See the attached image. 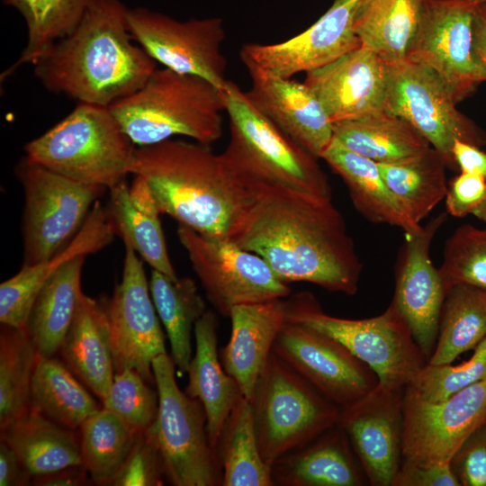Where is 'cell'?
Listing matches in <instances>:
<instances>
[{
	"label": "cell",
	"instance_id": "5",
	"mask_svg": "<svg viewBox=\"0 0 486 486\" xmlns=\"http://www.w3.org/2000/svg\"><path fill=\"white\" fill-rule=\"evenodd\" d=\"M223 93L230 138L221 154L244 185H280L332 198L318 158L260 112L236 83L229 80Z\"/></svg>",
	"mask_w": 486,
	"mask_h": 486
},
{
	"label": "cell",
	"instance_id": "33",
	"mask_svg": "<svg viewBox=\"0 0 486 486\" xmlns=\"http://www.w3.org/2000/svg\"><path fill=\"white\" fill-rule=\"evenodd\" d=\"M334 139L378 164L415 157L430 146L406 120L386 111L334 123Z\"/></svg>",
	"mask_w": 486,
	"mask_h": 486
},
{
	"label": "cell",
	"instance_id": "36",
	"mask_svg": "<svg viewBox=\"0 0 486 486\" xmlns=\"http://www.w3.org/2000/svg\"><path fill=\"white\" fill-rule=\"evenodd\" d=\"M378 166L385 183L415 223L420 224L446 197V162L432 147L415 157Z\"/></svg>",
	"mask_w": 486,
	"mask_h": 486
},
{
	"label": "cell",
	"instance_id": "46",
	"mask_svg": "<svg viewBox=\"0 0 486 486\" xmlns=\"http://www.w3.org/2000/svg\"><path fill=\"white\" fill-rule=\"evenodd\" d=\"M450 467L460 486H486V421L456 451Z\"/></svg>",
	"mask_w": 486,
	"mask_h": 486
},
{
	"label": "cell",
	"instance_id": "39",
	"mask_svg": "<svg viewBox=\"0 0 486 486\" xmlns=\"http://www.w3.org/2000/svg\"><path fill=\"white\" fill-rule=\"evenodd\" d=\"M15 9L27 28V43L19 58L1 78L19 67L33 64L56 41L69 34L79 23L91 0H2Z\"/></svg>",
	"mask_w": 486,
	"mask_h": 486
},
{
	"label": "cell",
	"instance_id": "24",
	"mask_svg": "<svg viewBox=\"0 0 486 486\" xmlns=\"http://www.w3.org/2000/svg\"><path fill=\"white\" fill-rule=\"evenodd\" d=\"M114 236L105 208L97 201L79 231L62 250L35 265L22 266L0 284L1 324L26 330L32 308L49 277L67 261L105 248Z\"/></svg>",
	"mask_w": 486,
	"mask_h": 486
},
{
	"label": "cell",
	"instance_id": "51",
	"mask_svg": "<svg viewBox=\"0 0 486 486\" xmlns=\"http://www.w3.org/2000/svg\"><path fill=\"white\" fill-rule=\"evenodd\" d=\"M472 57L486 81V2H476L472 20Z\"/></svg>",
	"mask_w": 486,
	"mask_h": 486
},
{
	"label": "cell",
	"instance_id": "47",
	"mask_svg": "<svg viewBox=\"0 0 486 486\" xmlns=\"http://www.w3.org/2000/svg\"><path fill=\"white\" fill-rule=\"evenodd\" d=\"M486 196V179L479 175L459 172L447 186L445 197L447 214L463 218L472 214Z\"/></svg>",
	"mask_w": 486,
	"mask_h": 486
},
{
	"label": "cell",
	"instance_id": "2",
	"mask_svg": "<svg viewBox=\"0 0 486 486\" xmlns=\"http://www.w3.org/2000/svg\"><path fill=\"white\" fill-rule=\"evenodd\" d=\"M121 0H91L76 27L32 65L41 85L78 103L110 106L141 87L157 62L128 26Z\"/></svg>",
	"mask_w": 486,
	"mask_h": 486
},
{
	"label": "cell",
	"instance_id": "50",
	"mask_svg": "<svg viewBox=\"0 0 486 486\" xmlns=\"http://www.w3.org/2000/svg\"><path fill=\"white\" fill-rule=\"evenodd\" d=\"M453 155L459 172L479 175L486 179V152L480 147L456 140Z\"/></svg>",
	"mask_w": 486,
	"mask_h": 486
},
{
	"label": "cell",
	"instance_id": "52",
	"mask_svg": "<svg viewBox=\"0 0 486 486\" xmlns=\"http://www.w3.org/2000/svg\"><path fill=\"white\" fill-rule=\"evenodd\" d=\"M88 472L81 465L68 467L53 473L35 477L32 484L38 486H80L88 482Z\"/></svg>",
	"mask_w": 486,
	"mask_h": 486
},
{
	"label": "cell",
	"instance_id": "48",
	"mask_svg": "<svg viewBox=\"0 0 486 486\" xmlns=\"http://www.w3.org/2000/svg\"><path fill=\"white\" fill-rule=\"evenodd\" d=\"M392 486H460L450 464L429 465L401 462Z\"/></svg>",
	"mask_w": 486,
	"mask_h": 486
},
{
	"label": "cell",
	"instance_id": "3",
	"mask_svg": "<svg viewBox=\"0 0 486 486\" xmlns=\"http://www.w3.org/2000/svg\"><path fill=\"white\" fill-rule=\"evenodd\" d=\"M130 174L146 180L161 214L208 236L230 239L248 202L222 154L194 140L136 147Z\"/></svg>",
	"mask_w": 486,
	"mask_h": 486
},
{
	"label": "cell",
	"instance_id": "20",
	"mask_svg": "<svg viewBox=\"0 0 486 486\" xmlns=\"http://www.w3.org/2000/svg\"><path fill=\"white\" fill-rule=\"evenodd\" d=\"M403 393L377 385L362 400L341 410L338 425L373 486H392L401 464Z\"/></svg>",
	"mask_w": 486,
	"mask_h": 486
},
{
	"label": "cell",
	"instance_id": "26",
	"mask_svg": "<svg viewBox=\"0 0 486 486\" xmlns=\"http://www.w3.org/2000/svg\"><path fill=\"white\" fill-rule=\"evenodd\" d=\"M134 176L131 185L125 181L109 190L105 207L108 220L124 246L132 248L152 269L176 280L159 220L161 213L146 180Z\"/></svg>",
	"mask_w": 486,
	"mask_h": 486
},
{
	"label": "cell",
	"instance_id": "43",
	"mask_svg": "<svg viewBox=\"0 0 486 486\" xmlns=\"http://www.w3.org/2000/svg\"><path fill=\"white\" fill-rule=\"evenodd\" d=\"M486 379V338L472 357L458 365L427 364L406 387L428 402H439L452 394Z\"/></svg>",
	"mask_w": 486,
	"mask_h": 486
},
{
	"label": "cell",
	"instance_id": "13",
	"mask_svg": "<svg viewBox=\"0 0 486 486\" xmlns=\"http://www.w3.org/2000/svg\"><path fill=\"white\" fill-rule=\"evenodd\" d=\"M128 26L133 39L164 68L203 78L224 91L227 61L221 51L225 40L220 17L182 22L144 7L129 8Z\"/></svg>",
	"mask_w": 486,
	"mask_h": 486
},
{
	"label": "cell",
	"instance_id": "21",
	"mask_svg": "<svg viewBox=\"0 0 486 486\" xmlns=\"http://www.w3.org/2000/svg\"><path fill=\"white\" fill-rule=\"evenodd\" d=\"M305 74L304 84L333 123L385 111L388 65L365 47Z\"/></svg>",
	"mask_w": 486,
	"mask_h": 486
},
{
	"label": "cell",
	"instance_id": "54",
	"mask_svg": "<svg viewBox=\"0 0 486 486\" xmlns=\"http://www.w3.org/2000/svg\"><path fill=\"white\" fill-rule=\"evenodd\" d=\"M466 1H478V2H486V0H466Z\"/></svg>",
	"mask_w": 486,
	"mask_h": 486
},
{
	"label": "cell",
	"instance_id": "42",
	"mask_svg": "<svg viewBox=\"0 0 486 486\" xmlns=\"http://www.w3.org/2000/svg\"><path fill=\"white\" fill-rule=\"evenodd\" d=\"M438 271L446 293L457 284L486 291V229L458 227L446 241Z\"/></svg>",
	"mask_w": 486,
	"mask_h": 486
},
{
	"label": "cell",
	"instance_id": "23",
	"mask_svg": "<svg viewBox=\"0 0 486 486\" xmlns=\"http://www.w3.org/2000/svg\"><path fill=\"white\" fill-rule=\"evenodd\" d=\"M285 299L240 304L230 312V338L220 357L243 397L250 401L275 338L286 322Z\"/></svg>",
	"mask_w": 486,
	"mask_h": 486
},
{
	"label": "cell",
	"instance_id": "30",
	"mask_svg": "<svg viewBox=\"0 0 486 486\" xmlns=\"http://www.w3.org/2000/svg\"><path fill=\"white\" fill-rule=\"evenodd\" d=\"M86 256L60 266L46 281L32 308L26 331L39 356L59 351L84 294L81 275Z\"/></svg>",
	"mask_w": 486,
	"mask_h": 486
},
{
	"label": "cell",
	"instance_id": "6",
	"mask_svg": "<svg viewBox=\"0 0 486 486\" xmlns=\"http://www.w3.org/2000/svg\"><path fill=\"white\" fill-rule=\"evenodd\" d=\"M136 145L109 106L78 103L24 147V159L72 180L111 190L125 182Z\"/></svg>",
	"mask_w": 486,
	"mask_h": 486
},
{
	"label": "cell",
	"instance_id": "44",
	"mask_svg": "<svg viewBox=\"0 0 486 486\" xmlns=\"http://www.w3.org/2000/svg\"><path fill=\"white\" fill-rule=\"evenodd\" d=\"M134 369L115 374L104 408L113 412L137 432L148 429L158 410V394Z\"/></svg>",
	"mask_w": 486,
	"mask_h": 486
},
{
	"label": "cell",
	"instance_id": "14",
	"mask_svg": "<svg viewBox=\"0 0 486 486\" xmlns=\"http://www.w3.org/2000/svg\"><path fill=\"white\" fill-rule=\"evenodd\" d=\"M401 462L450 464L464 442L486 421V379L439 402L404 390Z\"/></svg>",
	"mask_w": 486,
	"mask_h": 486
},
{
	"label": "cell",
	"instance_id": "28",
	"mask_svg": "<svg viewBox=\"0 0 486 486\" xmlns=\"http://www.w3.org/2000/svg\"><path fill=\"white\" fill-rule=\"evenodd\" d=\"M322 159L346 184L355 208L366 220L376 224L397 227L406 237L417 234L422 225L406 214L385 183L374 160L351 151L333 139Z\"/></svg>",
	"mask_w": 486,
	"mask_h": 486
},
{
	"label": "cell",
	"instance_id": "11",
	"mask_svg": "<svg viewBox=\"0 0 486 486\" xmlns=\"http://www.w3.org/2000/svg\"><path fill=\"white\" fill-rule=\"evenodd\" d=\"M185 249L209 302L223 316L240 304L284 299L291 289L258 255L233 241L199 233L179 224Z\"/></svg>",
	"mask_w": 486,
	"mask_h": 486
},
{
	"label": "cell",
	"instance_id": "32",
	"mask_svg": "<svg viewBox=\"0 0 486 486\" xmlns=\"http://www.w3.org/2000/svg\"><path fill=\"white\" fill-rule=\"evenodd\" d=\"M423 0H362L354 22L361 46L387 65L402 63L417 32Z\"/></svg>",
	"mask_w": 486,
	"mask_h": 486
},
{
	"label": "cell",
	"instance_id": "31",
	"mask_svg": "<svg viewBox=\"0 0 486 486\" xmlns=\"http://www.w3.org/2000/svg\"><path fill=\"white\" fill-rule=\"evenodd\" d=\"M1 439L15 451L32 479L83 464L73 430L32 410L1 430Z\"/></svg>",
	"mask_w": 486,
	"mask_h": 486
},
{
	"label": "cell",
	"instance_id": "15",
	"mask_svg": "<svg viewBox=\"0 0 486 486\" xmlns=\"http://www.w3.org/2000/svg\"><path fill=\"white\" fill-rule=\"evenodd\" d=\"M476 2L423 0L418 26L407 61L434 72L457 104L471 95L482 78L472 57Z\"/></svg>",
	"mask_w": 486,
	"mask_h": 486
},
{
	"label": "cell",
	"instance_id": "9",
	"mask_svg": "<svg viewBox=\"0 0 486 486\" xmlns=\"http://www.w3.org/2000/svg\"><path fill=\"white\" fill-rule=\"evenodd\" d=\"M152 370L158 410L148 432L160 453L166 478L176 486L217 485L220 468L209 443L202 403L180 390L167 353L153 360Z\"/></svg>",
	"mask_w": 486,
	"mask_h": 486
},
{
	"label": "cell",
	"instance_id": "34",
	"mask_svg": "<svg viewBox=\"0 0 486 486\" xmlns=\"http://www.w3.org/2000/svg\"><path fill=\"white\" fill-rule=\"evenodd\" d=\"M149 291L157 313L170 342L176 368L187 373L192 356V333L196 321L204 314L206 304L194 279L184 276L173 280L152 269Z\"/></svg>",
	"mask_w": 486,
	"mask_h": 486
},
{
	"label": "cell",
	"instance_id": "4",
	"mask_svg": "<svg viewBox=\"0 0 486 486\" xmlns=\"http://www.w3.org/2000/svg\"><path fill=\"white\" fill-rule=\"evenodd\" d=\"M109 108L138 147L178 135L211 146L223 133V91L166 68H157L141 87Z\"/></svg>",
	"mask_w": 486,
	"mask_h": 486
},
{
	"label": "cell",
	"instance_id": "45",
	"mask_svg": "<svg viewBox=\"0 0 486 486\" xmlns=\"http://www.w3.org/2000/svg\"><path fill=\"white\" fill-rule=\"evenodd\" d=\"M165 468L160 453L148 429L136 439L111 486H158L164 484Z\"/></svg>",
	"mask_w": 486,
	"mask_h": 486
},
{
	"label": "cell",
	"instance_id": "38",
	"mask_svg": "<svg viewBox=\"0 0 486 486\" xmlns=\"http://www.w3.org/2000/svg\"><path fill=\"white\" fill-rule=\"evenodd\" d=\"M486 338V291L457 284L443 303L436 347L427 364H452Z\"/></svg>",
	"mask_w": 486,
	"mask_h": 486
},
{
	"label": "cell",
	"instance_id": "8",
	"mask_svg": "<svg viewBox=\"0 0 486 486\" xmlns=\"http://www.w3.org/2000/svg\"><path fill=\"white\" fill-rule=\"evenodd\" d=\"M251 404L260 453L269 465L336 427L341 413L273 351Z\"/></svg>",
	"mask_w": 486,
	"mask_h": 486
},
{
	"label": "cell",
	"instance_id": "16",
	"mask_svg": "<svg viewBox=\"0 0 486 486\" xmlns=\"http://www.w3.org/2000/svg\"><path fill=\"white\" fill-rule=\"evenodd\" d=\"M273 352L341 410L362 400L379 383L374 371L338 341L287 320Z\"/></svg>",
	"mask_w": 486,
	"mask_h": 486
},
{
	"label": "cell",
	"instance_id": "49",
	"mask_svg": "<svg viewBox=\"0 0 486 486\" xmlns=\"http://www.w3.org/2000/svg\"><path fill=\"white\" fill-rule=\"evenodd\" d=\"M32 476L15 451L4 440L0 441V486H26Z\"/></svg>",
	"mask_w": 486,
	"mask_h": 486
},
{
	"label": "cell",
	"instance_id": "41",
	"mask_svg": "<svg viewBox=\"0 0 486 486\" xmlns=\"http://www.w3.org/2000/svg\"><path fill=\"white\" fill-rule=\"evenodd\" d=\"M82 464L90 479L98 485H109L126 459L139 432L104 408L80 427Z\"/></svg>",
	"mask_w": 486,
	"mask_h": 486
},
{
	"label": "cell",
	"instance_id": "1",
	"mask_svg": "<svg viewBox=\"0 0 486 486\" xmlns=\"http://www.w3.org/2000/svg\"><path fill=\"white\" fill-rule=\"evenodd\" d=\"M230 240L261 256L284 283L307 282L354 295L363 265L332 198L252 184Z\"/></svg>",
	"mask_w": 486,
	"mask_h": 486
},
{
	"label": "cell",
	"instance_id": "10",
	"mask_svg": "<svg viewBox=\"0 0 486 486\" xmlns=\"http://www.w3.org/2000/svg\"><path fill=\"white\" fill-rule=\"evenodd\" d=\"M24 194L23 264L32 266L62 250L107 190L83 184L25 159L16 167Z\"/></svg>",
	"mask_w": 486,
	"mask_h": 486
},
{
	"label": "cell",
	"instance_id": "17",
	"mask_svg": "<svg viewBox=\"0 0 486 486\" xmlns=\"http://www.w3.org/2000/svg\"><path fill=\"white\" fill-rule=\"evenodd\" d=\"M115 374L136 370L155 382L152 362L166 353L165 336L149 291L142 261L125 246L121 282L106 305Z\"/></svg>",
	"mask_w": 486,
	"mask_h": 486
},
{
	"label": "cell",
	"instance_id": "35",
	"mask_svg": "<svg viewBox=\"0 0 486 486\" xmlns=\"http://www.w3.org/2000/svg\"><path fill=\"white\" fill-rule=\"evenodd\" d=\"M99 410L64 362L39 356L32 382V411L75 430Z\"/></svg>",
	"mask_w": 486,
	"mask_h": 486
},
{
	"label": "cell",
	"instance_id": "53",
	"mask_svg": "<svg viewBox=\"0 0 486 486\" xmlns=\"http://www.w3.org/2000/svg\"><path fill=\"white\" fill-rule=\"evenodd\" d=\"M472 215L486 223V196L482 202L473 211Z\"/></svg>",
	"mask_w": 486,
	"mask_h": 486
},
{
	"label": "cell",
	"instance_id": "37",
	"mask_svg": "<svg viewBox=\"0 0 486 486\" xmlns=\"http://www.w3.org/2000/svg\"><path fill=\"white\" fill-rule=\"evenodd\" d=\"M223 486L274 485L271 465L262 457L251 401L241 397L226 421L215 448Z\"/></svg>",
	"mask_w": 486,
	"mask_h": 486
},
{
	"label": "cell",
	"instance_id": "19",
	"mask_svg": "<svg viewBox=\"0 0 486 486\" xmlns=\"http://www.w3.org/2000/svg\"><path fill=\"white\" fill-rule=\"evenodd\" d=\"M447 219L433 217L415 235L406 237L395 269L392 302L407 322L427 362L436 347L445 288L430 257L432 241Z\"/></svg>",
	"mask_w": 486,
	"mask_h": 486
},
{
	"label": "cell",
	"instance_id": "40",
	"mask_svg": "<svg viewBox=\"0 0 486 486\" xmlns=\"http://www.w3.org/2000/svg\"><path fill=\"white\" fill-rule=\"evenodd\" d=\"M38 357V351L26 330L1 324V430L31 411L32 382Z\"/></svg>",
	"mask_w": 486,
	"mask_h": 486
},
{
	"label": "cell",
	"instance_id": "18",
	"mask_svg": "<svg viewBox=\"0 0 486 486\" xmlns=\"http://www.w3.org/2000/svg\"><path fill=\"white\" fill-rule=\"evenodd\" d=\"M362 0H334L312 25L274 44L246 43L239 56L247 68L291 78L324 67L361 46L354 22Z\"/></svg>",
	"mask_w": 486,
	"mask_h": 486
},
{
	"label": "cell",
	"instance_id": "25",
	"mask_svg": "<svg viewBox=\"0 0 486 486\" xmlns=\"http://www.w3.org/2000/svg\"><path fill=\"white\" fill-rule=\"evenodd\" d=\"M217 329L218 319L212 310H206L196 321L195 352L187 370L185 390L204 409L207 436L214 451L226 421L243 396L238 382L220 364Z\"/></svg>",
	"mask_w": 486,
	"mask_h": 486
},
{
	"label": "cell",
	"instance_id": "12",
	"mask_svg": "<svg viewBox=\"0 0 486 486\" xmlns=\"http://www.w3.org/2000/svg\"><path fill=\"white\" fill-rule=\"evenodd\" d=\"M385 111L411 124L453 171H459L453 155L456 140L486 145V133L456 108L446 86L423 66L407 60L388 65Z\"/></svg>",
	"mask_w": 486,
	"mask_h": 486
},
{
	"label": "cell",
	"instance_id": "22",
	"mask_svg": "<svg viewBox=\"0 0 486 486\" xmlns=\"http://www.w3.org/2000/svg\"><path fill=\"white\" fill-rule=\"evenodd\" d=\"M253 105L316 158L334 139V123L314 93L304 84L258 68H247Z\"/></svg>",
	"mask_w": 486,
	"mask_h": 486
},
{
	"label": "cell",
	"instance_id": "27",
	"mask_svg": "<svg viewBox=\"0 0 486 486\" xmlns=\"http://www.w3.org/2000/svg\"><path fill=\"white\" fill-rule=\"evenodd\" d=\"M59 351L70 371L104 401L115 374L106 306L83 294Z\"/></svg>",
	"mask_w": 486,
	"mask_h": 486
},
{
	"label": "cell",
	"instance_id": "29",
	"mask_svg": "<svg viewBox=\"0 0 486 486\" xmlns=\"http://www.w3.org/2000/svg\"><path fill=\"white\" fill-rule=\"evenodd\" d=\"M346 439L337 425L306 446L278 459L271 465L274 485H363Z\"/></svg>",
	"mask_w": 486,
	"mask_h": 486
},
{
	"label": "cell",
	"instance_id": "7",
	"mask_svg": "<svg viewBox=\"0 0 486 486\" xmlns=\"http://www.w3.org/2000/svg\"><path fill=\"white\" fill-rule=\"evenodd\" d=\"M285 303L288 321L338 341L374 371L382 388L403 392L428 363L392 302L382 314L363 320L326 313L308 292Z\"/></svg>",
	"mask_w": 486,
	"mask_h": 486
}]
</instances>
